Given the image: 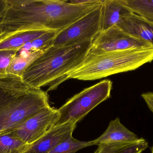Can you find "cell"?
Returning a JSON list of instances; mask_svg holds the SVG:
<instances>
[{
	"label": "cell",
	"instance_id": "6da1fadb",
	"mask_svg": "<svg viewBox=\"0 0 153 153\" xmlns=\"http://www.w3.org/2000/svg\"><path fill=\"white\" fill-rule=\"evenodd\" d=\"M0 18V38L21 31H58L102 4H74L67 0H6Z\"/></svg>",
	"mask_w": 153,
	"mask_h": 153
},
{
	"label": "cell",
	"instance_id": "7a4b0ae2",
	"mask_svg": "<svg viewBox=\"0 0 153 153\" xmlns=\"http://www.w3.org/2000/svg\"><path fill=\"white\" fill-rule=\"evenodd\" d=\"M94 39L64 46H50L27 68L21 76L28 85L36 89L50 85L52 90L65 76L82 63Z\"/></svg>",
	"mask_w": 153,
	"mask_h": 153
},
{
	"label": "cell",
	"instance_id": "3957f363",
	"mask_svg": "<svg viewBox=\"0 0 153 153\" xmlns=\"http://www.w3.org/2000/svg\"><path fill=\"white\" fill-rule=\"evenodd\" d=\"M48 106L47 93L29 86L21 77L0 80V135L10 132Z\"/></svg>",
	"mask_w": 153,
	"mask_h": 153
},
{
	"label": "cell",
	"instance_id": "277c9868",
	"mask_svg": "<svg viewBox=\"0 0 153 153\" xmlns=\"http://www.w3.org/2000/svg\"><path fill=\"white\" fill-rule=\"evenodd\" d=\"M153 61V46L100 54L88 52L82 63L67 75L69 79L94 81L138 69Z\"/></svg>",
	"mask_w": 153,
	"mask_h": 153
},
{
	"label": "cell",
	"instance_id": "5b68a950",
	"mask_svg": "<svg viewBox=\"0 0 153 153\" xmlns=\"http://www.w3.org/2000/svg\"><path fill=\"white\" fill-rule=\"evenodd\" d=\"M112 83L106 80L83 90L58 109L59 116L56 126L77 124L100 103L110 97Z\"/></svg>",
	"mask_w": 153,
	"mask_h": 153
},
{
	"label": "cell",
	"instance_id": "8992f818",
	"mask_svg": "<svg viewBox=\"0 0 153 153\" xmlns=\"http://www.w3.org/2000/svg\"><path fill=\"white\" fill-rule=\"evenodd\" d=\"M102 4L81 19L58 31L50 46H64L94 39L101 32Z\"/></svg>",
	"mask_w": 153,
	"mask_h": 153
},
{
	"label": "cell",
	"instance_id": "52a82bcc",
	"mask_svg": "<svg viewBox=\"0 0 153 153\" xmlns=\"http://www.w3.org/2000/svg\"><path fill=\"white\" fill-rule=\"evenodd\" d=\"M59 116L58 109L49 105L7 133L31 144L55 126Z\"/></svg>",
	"mask_w": 153,
	"mask_h": 153
},
{
	"label": "cell",
	"instance_id": "ba28073f",
	"mask_svg": "<svg viewBox=\"0 0 153 153\" xmlns=\"http://www.w3.org/2000/svg\"><path fill=\"white\" fill-rule=\"evenodd\" d=\"M152 46L140 39L126 33L118 26L115 25L97 35L94 39L89 53L100 54Z\"/></svg>",
	"mask_w": 153,
	"mask_h": 153
},
{
	"label": "cell",
	"instance_id": "9c48e42d",
	"mask_svg": "<svg viewBox=\"0 0 153 153\" xmlns=\"http://www.w3.org/2000/svg\"><path fill=\"white\" fill-rule=\"evenodd\" d=\"M76 124L66 123L56 126L45 134L30 145L23 153H49L62 141L72 134Z\"/></svg>",
	"mask_w": 153,
	"mask_h": 153
},
{
	"label": "cell",
	"instance_id": "30bf717a",
	"mask_svg": "<svg viewBox=\"0 0 153 153\" xmlns=\"http://www.w3.org/2000/svg\"><path fill=\"white\" fill-rule=\"evenodd\" d=\"M126 33L153 46V22L134 13L125 16L117 24Z\"/></svg>",
	"mask_w": 153,
	"mask_h": 153
},
{
	"label": "cell",
	"instance_id": "8fae6325",
	"mask_svg": "<svg viewBox=\"0 0 153 153\" xmlns=\"http://www.w3.org/2000/svg\"><path fill=\"white\" fill-rule=\"evenodd\" d=\"M132 13L123 0L102 1L101 32L117 25L125 16Z\"/></svg>",
	"mask_w": 153,
	"mask_h": 153
},
{
	"label": "cell",
	"instance_id": "7c38bea8",
	"mask_svg": "<svg viewBox=\"0 0 153 153\" xmlns=\"http://www.w3.org/2000/svg\"><path fill=\"white\" fill-rule=\"evenodd\" d=\"M140 138L128 130L121 123L119 118L111 120L106 131L100 137L91 141L94 145L116 142H135Z\"/></svg>",
	"mask_w": 153,
	"mask_h": 153
},
{
	"label": "cell",
	"instance_id": "4fadbf2b",
	"mask_svg": "<svg viewBox=\"0 0 153 153\" xmlns=\"http://www.w3.org/2000/svg\"><path fill=\"white\" fill-rule=\"evenodd\" d=\"M49 31L46 30L21 31L0 38V50L19 51L28 42L33 41Z\"/></svg>",
	"mask_w": 153,
	"mask_h": 153
},
{
	"label": "cell",
	"instance_id": "5bb4252c",
	"mask_svg": "<svg viewBox=\"0 0 153 153\" xmlns=\"http://www.w3.org/2000/svg\"><path fill=\"white\" fill-rule=\"evenodd\" d=\"M98 146L94 153H142L148 147V143L140 138L135 142L105 143Z\"/></svg>",
	"mask_w": 153,
	"mask_h": 153
},
{
	"label": "cell",
	"instance_id": "9a60e30c",
	"mask_svg": "<svg viewBox=\"0 0 153 153\" xmlns=\"http://www.w3.org/2000/svg\"><path fill=\"white\" fill-rule=\"evenodd\" d=\"M13 58L8 70V76L21 77L27 68L42 54L43 51H22Z\"/></svg>",
	"mask_w": 153,
	"mask_h": 153
},
{
	"label": "cell",
	"instance_id": "2e32d148",
	"mask_svg": "<svg viewBox=\"0 0 153 153\" xmlns=\"http://www.w3.org/2000/svg\"><path fill=\"white\" fill-rule=\"evenodd\" d=\"M29 146L10 133L0 135V153H23Z\"/></svg>",
	"mask_w": 153,
	"mask_h": 153
},
{
	"label": "cell",
	"instance_id": "e0dca14e",
	"mask_svg": "<svg viewBox=\"0 0 153 153\" xmlns=\"http://www.w3.org/2000/svg\"><path fill=\"white\" fill-rule=\"evenodd\" d=\"M130 10L153 22V0H123Z\"/></svg>",
	"mask_w": 153,
	"mask_h": 153
},
{
	"label": "cell",
	"instance_id": "ac0fdd59",
	"mask_svg": "<svg viewBox=\"0 0 153 153\" xmlns=\"http://www.w3.org/2000/svg\"><path fill=\"white\" fill-rule=\"evenodd\" d=\"M91 142H82L74 138L72 134L60 143L49 153H76L77 151L94 146Z\"/></svg>",
	"mask_w": 153,
	"mask_h": 153
},
{
	"label": "cell",
	"instance_id": "d6986e66",
	"mask_svg": "<svg viewBox=\"0 0 153 153\" xmlns=\"http://www.w3.org/2000/svg\"><path fill=\"white\" fill-rule=\"evenodd\" d=\"M57 31H48L36 39L28 42L20 50L22 51L31 52L35 51H43L50 46L52 40L57 34Z\"/></svg>",
	"mask_w": 153,
	"mask_h": 153
},
{
	"label": "cell",
	"instance_id": "ffe728a7",
	"mask_svg": "<svg viewBox=\"0 0 153 153\" xmlns=\"http://www.w3.org/2000/svg\"><path fill=\"white\" fill-rule=\"evenodd\" d=\"M17 50H0V80L8 77V70Z\"/></svg>",
	"mask_w": 153,
	"mask_h": 153
},
{
	"label": "cell",
	"instance_id": "44dd1931",
	"mask_svg": "<svg viewBox=\"0 0 153 153\" xmlns=\"http://www.w3.org/2000/svg\"><path fill=\"white\" fill-rule=\"evenodd\" d=\"M149 109L153 113V92L143 93L141 95Z\"/></svg>",
	"mask_w": 153,
	"mask_h": 153
},
{
	"label": "cell",
	"instance_id": "7402d4cb",
	"mask_svg": "<svg viewBox=\"0 0 153 153\" xmlns=\"http://www.w3.org/2000/svg\"><path fill=\"white\" fill-rule=\"evenodd\" d=\"M7 6L6 0H0V18L6 10Z\"/></svg>",
	"mask_w": 153,
	"mask_h": 153
},
{
	"label": "cell",
	"instance_id": "603a6c76",
	"mask_svg": "<svg viewBox=\"0 0 153 153\" xmlns=\"http://www.w3.org/2000/svg\"><path fill=\"white\" fill-rule=\"evenodd\" d=\"M151 151H152V153H153V146L152 148H151Z\"/></svg>",
	"mask_w": 153,
	"mask_h": 153
}]
</instances>
